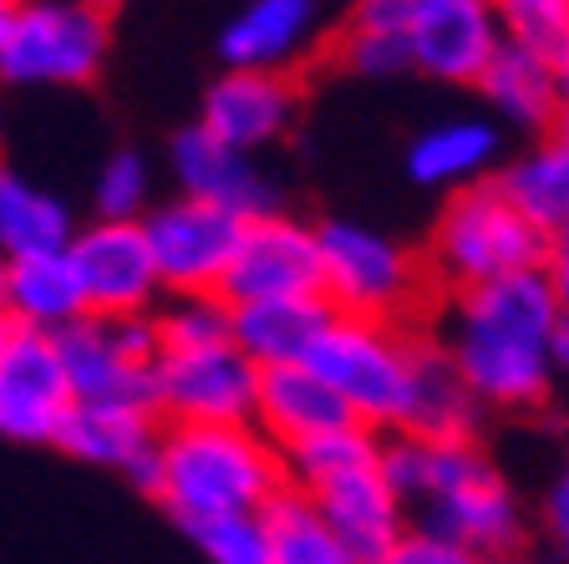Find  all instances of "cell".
<instances>
[{
  "mask_svg": "<svg viewBox=\"0 0 569 564\" xmlns=\"http://www.w3.org/2000/svg\"><path fill=\"white\" fill-rule=\"evenodd\" d=\"M559 310L545 270L488 280L442 295L438 326L427 330L468 382L483 412H539L555 392Z\"/></svg>",
  "mask_w": 569,
  "mask_h": 564,
  "instance_id": "6da1fadb",
  "label": "cell"
},
{
  "mask_svg": "<svg viewBox=\"0 0 569 564\" xmlns=\"http://www.w3.org/2000/svg\"><path fill=\"white\" fill-rule=\"evenodd\" d=\"M381 468L407 514H417L412 530L442 534L462 550L483 554L488 564L523 554V540H529L523 504L478 443L391 433L381 443Z\"/></svg>",
  "mask_w": 569,
  "mask_h": 564,
  "instance_id": "7a4b0ae2",
  "label": "cell"
},
{
  "mask_svg": "<svg viewBox=\"0 0 569 564\" xmlns=\"http://www.w3.org/2000/svg\"><path fill=\"white\" fill-rule=\"evenodd\" d=\"M284 488L280 447L254 423L239 427H163L158 433L153 504L189 534L213 518L264 514Z\"/></svg>",
  "mask_w": 569,
  "mask_h": 564,
  "instance_id": "3957f363",
  "label": "cell"
},
{
  "mask_svg": "<svg viewBox=\"0 0 569 564\" xmlns=\"http://www.w3.org/2000/svg\"><path fill=\"white\" fill-rule=\"evenodd\" d=\"M381 443L387 437L371 433V427L341 423L280 453L284 483L300 488L326 514V524L341 534L356 564H381L391 544L412 530L407 504L397 498L387 468H381Z\"/></svg>",
  "mask_w": 569,
  "mask_h": 564,
  "instance_id": "277c9868",
  "label": "cell"
},
{
  "mask_svg": "<svg viewBox=\"0 0 569 564\" xmlns=\"http://www.w3.org/2000/svg\"><path fill=\"white\" fill-rule=\"evenodd\" d=\"M422 342H427V330L397 326V320L331 316V326L316 342L306 366H316L326 376V387L341 397V407L351 412V423L391 437L412 427Z\"/></svg>",
  "mask_w": 569,
  "mask_h": 564,
  "instance_id": "5b68a950",
  "label": "cell"
},
{
  "mask_svg": "<svg viewBox=\"0 0 569 564\" xmlns=\"http://www.w3.org/2000/svg\"><path fill=\"white\" fill-rule=\"evenodd\" d=\"M545 255L549 235L503 194L498 178H488L462 194H448L427 239V275L442 295H458L488 280L545 270Z\"/></svg>",
  "mask_w": 569,
  "mask_h": 564,
  "instance_id": "8992f818",
  "label": "cell"
},
{
  "mask_svg": "<svg viewBox=\"0 0 569 564\" xmlns=\"http://www.w3.org/2000/svg\"><path fill=\"white\" fill-rule=\"evenodd\" d=\"M320 239V300L336 316L361 320H397L427 306V290H438L427 275V255L407 249L402 239L381 235L356 219H326L316 224Z\"/></svg>",
  "mask_w": 569,
  "mask_h": 564,
  "instance_id": "52a82bcc",
  "label": "cell"
},
{
  "mask_svg": "<svg viewBox=\"0 0 569 564\" xmlns=\"http://www.w3.org/2000/svg\"><path fill=\"white\" fill-rule=\"evenodd\" d=\"M107 16L77 0H26L0 47L6 87H92L107 67Z\"/></svg>",
  "mask_w": 569,
  "mask_h": 564,
  "instance_id": "ba28073f",
  "label": "cell"
},
{
  "mask_svg": "<svg viewBox=\"0 0 569 564\" xmlns=\"http://www.w3.org/2000/svg\"><path fill=\"white\" fill-rule=\"evenodd\" d=\"M260 366L234 342L199 352H158L148 407L168 427H239L260 407Z\"/></svg>",
  "mask_w": 569,
  "mask_h": 564,
  "instance_id": "9c48e42d",
  "label": "cell"
},
{
  "mask_svg": "<svg viewBox=\"0 0 569 564\" xmlns=\"http://www.w3.org/2000/svg\"><path fill=\"white\" fill-rule=\"evenodd\" d=\"M61 366H67L71 402H132L148 407V382L158 362L153 316L102 320L87 316L57 336Z\"/></svg>",
  "mask_w": 569,
  "mask_h": 564,
  "instance_id": "30bf717a",
  "label": "cell"
},
{
  "mask_svg": "<svg viewBox=\"0 0 569 564\" xmlns=\"http://www.w3.org/2000/svg\"><path fill=\"white\" fill-rule=\"evenodd\" d=\"M142 235L153 245L163 295H219L234 265L244 219L178 194L168 204H153V214L142 219Z\"/></svg>",
  "mask_w": 569,
  "mask_h": 564,
  "instance_id": "8fae6325",
  "label": "cell"
},
{
  "mask_svg": "<svg viewBox=\"0 0 569 564\" xmlns=\"http://www.w3.org/2000/svg\"><path fill=\"white\" fill-rule=\"evenodd\" d=\"M71 265L82 275L87 310L102 320H132L153 316L163 280L153 265V245L142 235V224H118V219H92L71 239Z\"/></svg>",
  "mask_w": 569,
  "mask_h": 564,
  "instance_id": "7c38bea8",
  "label": "cell"
},
{
  "mask_svg": "<svg viewBox=\"0 0 569 564\" xmlns=\"http://www.w3.org/2000/svg\"><path fill=\"white\" fill-rule=\"evenodd\" d=\"M229 306H260V300H290V295H320V239L316 224L290 214H260L244 224L234 265L219 290Z\"/></svg>",
  "mask_w": 569,
  "mask_h": 564,
  "instance_id": "4fadbf2b",
  "label": "cell"
},
{
  "mask_svg": "<svg viewBox=\"0 0 569 564\" xmlns=\"http://www.w3.org/2000/svg\"><path fill=\"white\" fill-rule=\"evenodd\" d=\"M71 412L67 366L57 336L11 330L0 352V437L6 443H57Z\"/></svg>",
  "mask_w": 569,
  "mask_h": 564,
  "instance_id": "5bb4252c",
  "label": "cell"
},
{
  "mask_svg": "<svg viewBox=\"0 0 569 564\" xmlns=\"http://www.w3.org/2000/svg\"><path fill=\"white\" fill-rule=\"evenodd\" d=\"M407 47H412V71L448 87H478L503 47V31L488 0H417Z\"/></svg>",
  "mask_w": 569,
  "mask_h": 564,
  "instance_id": "9a60e30c",
  "label": "cell"
},
{
  "mask_svg": "<svg viewBox=\"0 0 569 564\" xmlns=\"http://www.w3.org/2000/svg\"><path fill=\"white\" fill-rule=\"evenodd\" d=\"M300 118V87L284 71H224L203 92L199 128L239 154H260L280 142Z\"/></svg>",
  "mask_w": 569,
  "mask_h": 564,
  "instance_id": "2e32d148",
  "label": "cell"
},
{
  "mask_svg": "<svg viewBox=\"0 0 569 564\" xmlns=\"http://www.w3.org/2000/svg\"><path fill=\"white\" fill-rule=\"evenodd\" d=\"M168 168L183 199H199L209 209H224L234 219H260L274 214V184L260 174V164L229 142H219L213 132H203L199 122L183 128L168 148Z\"/></svg>",
  "mask_w": 569,
  "mask_h": 564,
  "instance_id": "e0dca14e",
  "label": "cell"
},
{
  "mask_svg": "<svg viewBox=\"0 0 569 564\" xmlns=\"http://www.w3.org/2000/svg\"><path fill=\"white\" fill-rule=\"evenodd\" d=\"M316 47V0H249L224 26V71H284Z\"/></svg>",
  "mask_w": 569,
  "mask_h": 564,
  "instance_id": "ac0fdd59",
  "label": "cell"
},
{
  "mask_svg": "<svg viewBox=\"0 0 569 564\" xmlns=\"http://www.w3.org/2000/svg\"><path fill=\"white\" fill-rule=\"evenodd\" d=\"M51 447L92 468H118L128 478L138 463L158 453V417L153 407H132V402H71Z\"/></svg>",
  "mask_w": 569,
  "mask_h": 564,
  "instance_id": "d6986e66",
  "label": "cell"
},
{
  "mask_svg": "<svg viewBox=\"0 0 569 564\" xmlns=\"http://www.w3.org/2000/svg\"><path fill=\"white\" fill-rule=\"evenodd\" d=\"M0 316L16 330H36V336H61L77 320H87V290L82 275L71 265V255H31V259H6V300Z\"/></svg>",
  "mask_w": 569,
  "mask_h": 564,
  "instance_id": "ffe728a7",
  "label": "cell"
},
{
  "mask_svg": "<svg viewBox=\"0 0 569 564\" xmlns=\"http://www.w3.org/2000/svg\"><path fill=\"white\" fill-rule=\"evenodd\" d=\"M351 423V412L341 407L326 376L316 366L296 362V366H270L260 376V407H254V427L270 437L274 447H296L316 433H331V427Z\"/></svg>",
  "mask_w": 569,
  "mask_h": 564,
  "instance_id": "44dd1931",
  "label": "cell"
},
{
  "mask_svg": "<svg viewBox=\"0 0 569 564\" xmlns=\"http://www.w3.org/2000/svg\"><path fill=\"white\" fill-rule=\"evenodd\" d=\"M229 310H234V320H229L234 346L260 372L310 362L316 342L326 336V326L336 316L320 295H290V300H260V306H229Z\"/></svg>",
  "mask_w": 569,
  "mask_h": 564,
  "instance_id": "7402d4cb",
  "label": "cell"
},
{
  "mask_svg": "<svg viewBox=\"0 0 569 564\" xmlns=\"http://www.w3.org/2000/svg\"><path fill=\"white\" fill-rule=\"evenodd\" d=\"M498 168V128L488 118H448L427 128L407 148V174L412 184L438 188V194H462L473 184H488Z\"/></svg>",
  "mask_w": 569,
  "mask_h": 564,
  "instance_id": "603a6c76",
  "label": "cell"
},
{
  "mask_svg": "<svg viewBox=\"0 0 569 564\" xmlns=\"http://www.w3.org/2000/svg\"><path fill=\"white\" fill-rule=\"evenodd\" d=\"M478 92L493 107V118H503L519 132L559 128V67L545 57H533V51L498 47V57L478 77Z\"/></svg>",
  "mask_w": 569,
  "mask_h": 564,
  "instance_id": "cb8c5ba5",
  "label": "cell"
},
{
  "mask_svg": "<svg viewBox=\"0 0 569 564\" xmlns=\"http://www.w3.org/2000/svg\"><path fill=\"white\" fill-rule=\"evenodd\" d=\"M71 239H77V224H71L67 204L36 178L0 168V255H61V249H71Z\"/></svg>",
  "mask_w": 569,
  "mask_h": 564,
  "instance_id": "d4e9b609",
  "label": "cell"
},
{
  "mask_svg": "<svg viewBox=\"0 0 569 564\" xmlns=\"http://www.w3.org/2000/svg\"><path fill=\"white\" fill-rule=\"evenodd\" d=\"M483 402L468 392L458 366L442 356V346L427 336L422 342V376H417V412L407 433L417 437H448V443H478L483 427Z\"/></svg>",
  "mask_w": 569,
  "mask_h": 564,
  "instance_id": "484cf974",
  "label": "cell"
},
{
  "mask_svg": "<svg viewBox=\"0 0 569 564\" xmlns=\"http://www.w3.org/2000/svg\"><path fill=\"white\" fill-rule=\"evenodd\" d=\"M498 184L549 239L569 235V148L555 132L523 148L509 168H498Z\"/></svg>",
  "mask_w": 569,
  "mask_h": 564,
  "instance_id": "4316f807",
  "label": "cell"
},
{
  "mask_svg": "<svg viewBox=\"0 0 569 564\" xmlns=\"http://www.w3.org/2000/svg\"><path fill=\"white\" fill-rule=\"evenodd\" d=\"M260 524H264L270 564H356V554L326 524V514L300 488H290V483L264 504Z\"/></svg>",
  "mask_w": 569,
  "mask_h": 564,
  "instance_id": "83f0119b",
  "label": "cell"
},
{
  "mask_svg": "<svg viewBox=\"0 0 569 564\" xmlns=\"http://www.w3.org/2000/svg\"><path fill=\"white\" fill-rule=\"evenodd\" d=\"M229 320H234V310H229L224 295H163V306L153 310L158 352L224 346V342H234Z\"/></svg>",
  "mask_w": 569,
  "mask_h": 564,
  "instance_id": "f1b7e54d",
  "label": "cell"
},
{
  "mask_svg": "<svg viewBox=\"0 0 569 564\" xmlns=\"http://www.w3.org/2000/svg\"><path fill=\"white\" fill-rule=\"evenodd\" d=\"M503 31V47L565 67L569 61V0H488Z\"/></svg>",
  "mask_w": 569,
  "mask_h": 564,
  "instance_id": "f546056e",
  "label": "cell"
},
{
  "mask_svg": "<svg viewBox=\"0 0 569 564\" xmlns=\"http://www.w3.org/2000/svg\"><path fill=\"white\" fill-rule=\"evenodd\" d=\"M92 204H97V219H118V224L148 219V214H153V174H148L142 154L122 148V154L107 158V164L97 168Z\"/></svg>",
  "mask_w": 569,
  "mask_h": 564,
  "instance_id": "4dcf8cb0",
  "label": "cell"
},
{
  "mask_svg": "<svg viewBox=\"0 0 569 564\" xmlns=\"http://www.w3.org/2000/svg\"><path fill=\"white\" fill-rule=\"evenodd\" d=\"M336 61H341L351 77H367V82H391L412 71V47L407 36H391V31H367V26H341L336 36Z\"/></svg>",
  "mask_w": 569,
  "mask_h": 564,
  "instance_id": "1f68e13d",
  "label": "cell"
},
{
  "mask_svg": "<svg viewBox=\"0 0 569 564\" xmlns=\"http://www.w3.org/2000/svg\"><path fill=\"white\" fill-rule=\"evenodd\" d=\"M189 540L199 544L203 564H270L260 514L213 518V524H199V530H189Z\"/></svg>",
  "mask_w": 569,
  "mask_h": 564,
  "instance_id": "d6a6232c",
  "label": "cell"
},
{
  "mask_svg": "<svg viewBox=\"0 0 569 564\" xmlns=\"http://www.w3.org/2000/svg\"><path fill=\"white\" fill-rule=\"evenodd\" d=\"M539 540H545L549 560L569 564V447L559 453L555 473L545 483V498H539Z\"/></svg>",
  "mask_w": 569,
  "mask_h": 564,
  "instance_id": "836d02e7",
  "label": "cell"
},
{
  "mask_svg": "<svg viewBox=\"0 0 569 564\" xmlns=\"http://www.w3.org/2000/svg\"><path fill=\"white\" fill-rule=\"evenodd\" d=\"M381 564H488V560L452 540H442V534H432V530H407L402 540L387 550Z\"/></svg>",
  "mask_w": 569,
  "mask_h": 564,
  "instance_id": "e575fe53",
  "label": "cell"
},
{
  "mask_svg": "<svg viewBox=\"0 0 569 564\" xmlns=\"http://www.w3.org/2000/svg\"><path fill=\"white\" fill-rule=\"evenodd\" d=\"M412 11H417V0H356L346 21H351V26H367V31L407 36V31H412Z\"/></svg>",
  "mask_w": 569,
  "mask_h": 564,
  "instance_id": "d590c367",
  "label": "cell"
},
{
  "mask_svg": "<svg viewBox=\"0 0 569 564\" xmlns=\"http://www.w3.org/2000/svg\"><path fill=\"white\" fill-rule=\"evenodd\" d=\"M545 280H549V290H555L559 310H565V320H569V235L549 239V255H545Z\"/></svg>",
  "mask_w": 569,
  "mask_h": 564,
  "instance_id": "8d00e7d4",
  "label": "cell"
},
{
  "mask_svg": "<svg viewBox=\"0 0 569 564\" xmlns=\"http://www.w3.org/2000/svg\"><path fill=\"white\" fill-rule=\"evenodd\" d=\"M555 382H569V320H559L555 336Z\"/></svg>",
  "mask_w": 569,
  "mask_h": 564,
  "instance_id": "74e56055",
  "label": "cell"
},
{
  "mask_svg": "<svg viewBox=\"0 0 569 564\" xmlns=\"http://www.w3.org/2000/svg\"><path fill=\"white\" fill-rule=\"evenodd\" d=\"M16 11H21V0H0V47H6V36L16 26Z\"/></svg>",
  "mask_w": 569,
  "mask_h": 564,
  "instance_id": "f35d334b",
  "label": "cell"
},
{
  "mask_svg": "<svg viewBox=\"0 0 569 564\" xmlns=\"http://www.w3.org/2000/svg\"><path fill=\"white\" fill-rule=\"evenodd\" d=\"M77 6H92V11H102V16H107L112 6H118V0H77Z\"/></svg>",
  "mask_w": 569,
  "mask_h": 564,
  "instance_id": "ab89813d",
  "label": "cell"
},
{
  "mask_svg": "<svg viewBox=\"0 0 569 564\" xmlns=\"http://www.w3.org/2000/svg\"><path fill=\"white\" fill-rule=\"evenodd\" d=\"M11 330H16V326H11L6 316H0V352H6V342H11Z\"/></svg>",
  "mask_w": 569,
  "mask_h": 564,
  "instance_id": "60d3db41",
  "label": "cell"
},
{
  "mask_svg": "<svg viewBox=\"0 0 569 564\" xmlns=\"http://www.w3.org/2000/svg\"><path fill=\"white\" fill-rule=\"evenodd\" d=\"M503 564H559V560H529V554H513V560H503Z\"/></svg>",
  "mask_w": 569,
  "mask_h": 564,
  "instance_id": "b9f144b4",
  "label": "cell"
},
{
  "mask_svg": "<svg viewBox=\"0 0 569 564\" xmlns=\"http://www.w3.org/2000/svg\"><path fill=\"white\" fill-rule=\"evenodd\" d=\"M555 138H559V142H565V148H569V118H559V128H555Z\"/></svg>",
  "mask_w": 569,
  "mask_h": 564,
  "instance_id": "7bdbcfd3",
  "label": "cell"
},
{
  "mask_svg": "<svg viewBox=\"0 0 569 564\" xmlns=\"http://www.w3.org/2000/svg\"><path fill=\"white\" fill-rule=\"evenodd\" d=\"M0 300H6V255H0Z\"/></svg>",
  "mask_w": 569,
  "mask_h": 564,
  "instance_id": "ee69618b",
  "label": "cell"
},
{
  "mask_svg": "<svg viewBox=\"0 0 569 564\" xmlns=\"http://www.w3.org/2000/svg\"><path fill=\"white\" fill-rule=\"evenodd\" d=\"M21 6H26V0H21Z\"/></svg>",
  "mask_w": 569,
  "mask_h": 564,
  "instance_id": "f6af8a7d",
  "label": "cell"
}]
</instances>
